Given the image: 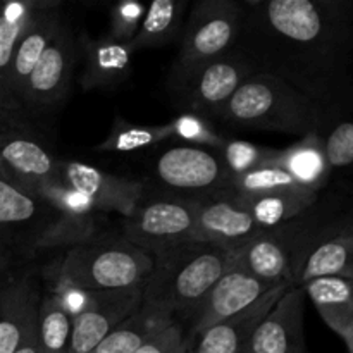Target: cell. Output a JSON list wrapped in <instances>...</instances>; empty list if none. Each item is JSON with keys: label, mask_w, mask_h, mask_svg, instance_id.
I'll return each mask as SVG.
<instances>
[{"label": "cell", "mask_w": 353, "mask_h": 353, "mask_svg": "<svg viewBox=\"0 0 353 353\" xmlns=\"http://www.w3.org/2000/svg\"><path fill=\"white\" fill-rule=\"evenodd\" d=\"M169 126H171L172 138L190 141V143H193L195 147H203L219 152V148L223 147L224 141H226V137L221 134L219 131L214 128L212 121L205 119V117H200L192 112L178 116L176 119H172L171 123H169Z\"/></svg>", "instance_id": "e575fe53"}, {"label": "cell", "mask_w": 353, "mask_h": 353, "mask_svg": "<svg viewBox=\"0 0 353 353\" xmlns=\"http://www.w3.org/2000/svg\"><path fill=\"white\" fill-rule=\"evenodd\" d=\"M59 179L81 193L100 214L130 217L145 196V185L123 176L109 174L85 162L59 161Z\"/></svg>", "instance_id": "4fadbf2b"}, {"label": "cell", "mask_w": 353, "mask_h": 353, "mask_svg": "<svg viewBox=\"0 0 353 353\" xmlns=\"http://www.w3.org/2000/svg\"><path fill=\"white\" fill-rule=\"evenodd\" d=\"M271 164L288 172L296 185L309 192L323 193L331 185L323 133H309L290 147L278 148Z\"/></svg>", "instance_id": "cb8c5ba5"}, {"label": "cell", "mask_w": 353, "mask_h": 353, "mask_svg": "<svg viewBox=\"0 0 353 353\" xmlns=\"http://www.w3.org/2000/svg\"><path fill=\"white\" fill-rule=\"evenodd\" d=\"M134 50L110 34L79 38V61L83 64L81 86L85 90H107L119 86L130 76Z\"/></svg>", "instance_id": "603a6c76"}, {"label": "cell", "mask_w": 353, "mask_h": 353, "mask_svg": "<svg viewBox=\"0 0 353 353\" xmlns=\"http://www.w3.org/2000/svg\"><path fill=\"white\" fill-rule=\"evenodd\" d=\"M193 233L195 196L169 193L148 200L143 196L134 212L123 219L121 236L154 257L165 248L193 241Z\"/></svg>", "instance_id": "8992f818"}, {"label": "cell", "mask_w": 353, "mask_h": 353, "mask_svg": "<svg viewBox=\"0 0 353 353\" xmlns=\"http://www.w3.org/2000/svg\"><path fill=\"white\" fill-rule=\"evenodd\" d=\"M78 61L79 38L74 37L68 19H64L28 79L21 100L28 116L52 109L65 99Z\"/></svg>", "instance_id": "ba28073f"}, {"label": "cell", "mask_w": 353, "mask_h": 353, "mask_svg": "<svg viewBox=\"0 0 353 353\" xmlns=\"http://www.w3.org/2000/svg\"><path fill=\"white\" fill-rule=\"evenodd\" d=\"M241 19L243 3L236 0H199L192 7L169 78L176 92L205 65L233 50Z\"/></svg>", "instance_id": "5b68a950"}, {"label": "cell", "mask_w": 353, "mask_h": 353, "mask_svg": "<svg viewBox=\"0 0 353 353\" xmlns=\"http://www.w3.org/2000/svg\"><path fill=\"white\" fill-rule=\"evenodd\" d=\"M226 188L233 190L243 200L255 199V196L269 195V193L283 192V190L302 188L293 181L292 176L279 169L278 165H262V168L248 171L245 174L236 176L226 183Z\"/></svg>", "instance_id": "d6a6232c"}, {"label": "cell", "mask_w": 353, "mask_h": 353, "mask_svg": "<svg viewBox=\"0 0 353 353\" xmlns=\"http://www.w3.org/2000/svg\"><path fill=\"white\" fill-rule=\"evenodd\" d=\"M37 338L40 353H69L72 317L50 293H41L37 316Z\"/></svg>", "instance_id": "f546056e"}, {"label": "cell", "mask_w": 353, "mask_h": 353, "mask_svg": "<svg viewBox=\"0 0 353 353\" xmlns=\"http://www.w3.org/2000/svg\"><path fill=\"white\" fill-rule=\"evenodd\" d=\"M172 138L169 123L165 124H133L126 121H117L109 137L95 147L97 152L110 154H130V152L145 150Z\"/></svg>", "instance_id": "1f68e13d"}, {"label": "cell", "mask_w": 353, "mask_h": 353, "mask_svg": "<svg viewBox=\"0 0 353 353\" xmlns=\"http://www.w3.org/2000/svg\"><path fill=\"white\" fill-rule=\"evenodd\" d=\"M14 353H40V348H38V338H37V324L28 331L24 340L21 341V345L14 350Z\"/></svg>", "instance_id": "ab89813d"}, {"label": "cell", "mask_w": 353, "mask_h": 353, "mask_svg": "<svg viewBox=\"0 0 353 353\" xmlns=\"http://www.w3.org/2000/svg\"><path fill=\"white\" fill-rule=\"evenodd\" d=\"M155 174L162 185L172 192L186 193V196L207 195L223 188L228 181L219 152L195 145L164 152L155 162Z\"/></svg>", "instance_id": "5bb4252c"}, {"label": "cell", "mask_w": 353, "mask_h": 353, "mask_svg": "<svg viewBox=\"0 0 353 353\" xmlns=\"http://www.w3.org/2000/svg\"><path fill=\"white\" fill-rule=\"evenodd\" d=\"M40 0H0V103L19 107L9 93L14 52ZM21 109V107H19Z\"/></svg>", "instance_id": "4316f807"}, {"label": "cell", "mask_w": 353, "mask_h": 353, "mask_svg": "<svg viewBox=\"0 0 353 353\" xmlns=\"http://www.w3.org/2000/svg\"><path fill=\"white\" fill-rule=\"evenodd\" d=\"M57 212L41 196L28 193L0 176V240L38 252V243Z\"/></svg>", "instance_id": "2e32d148"}, {"label": "cell", "mask_w": 353, "mask_h": 353, "mask_svg": "<svg viewBox=\"0 0 353 353\" xmlns=\"http://www.w3.org/2000/svg\"><path fill=\"white\" fill-rule=\"evenodd\" d=\"M255 74L254 64L233 48L196 72L178 93L188 112L214 123L241 85Z\"/></svg>", "instance_id": "30bf717a"}, {"label": "cell", "mask_w": 353, "mask_h": 353, "mask_svg": "<svg viewBox=\"0 0 353 353\" xmlns=\"http://www.w3.org/2000/svg\"><path fill=\"white\" fill-rule=\"evenodd\" d=\"M276 152H278V148L262 147V145L250 143V141L231 140V138H226L224 145L219 148L228 181L236 178V176L245 174V172L262 168V165L271 164Z\"/></svg>", "instance_id": "836d02e7"}, {"label": "cell", "mask_w": 353, "mask_h": 353, "mask_svg": "<svg viewBox=\"0 0 353 353\" xmlns=\"http://www.w3.org/2000/svg\"><path fill=\"white\" fill-rule=\"evenodd\" d=\"M65 19L61 0H40L38 9L28 23L16 52H14L12 64L9 71V93L14 102L21 107L28 79L37 62L47 50L50 41L54 40L59 26ZM23 109V107H21Z\"/></svg>", "instance_id": "d6986e66"}, {"label": "cell", "mask_w": 353, "mask_h": 353, "mask_svg": "<svg viewBox=\"0 0 353 353\" xmlns=\"http://www.w3.org/2000/svg\"><path fill=\"white\" fill-rule=\"evenodd\" d=\"M324 147L331 168V181L338 178V190L353 195V114L338 119L323 131Z\"/></svg>", "instance_id": "4dcf8cb0"}, {"label": "cell", "mask_w": 353, "mask_h": 353, "mask_svg": "<svg viewBox=\"0 0 353 353\" xmlns=\"http://www.w3.org/2000/svg\"><path fill=\"white\" fill-rule=\"evenodd\" d=\"M190 343L192 334L188 327L181 321H174L134 353H190Z\"/></svg>", "instance_id": "74e56055"}, {"label": "cell", "mask_w": 353, "mask_h": 353, "mask_svg": "<svg viewBox=\"0 0 353 353\" xmlns=\"http://www.w3.org/2000/svg\"><path fill=\"white\" fill-rule=\"evenodd\" d=\"M0 176L34 195L40 186L57 179L59 159L33 133L16 134L0 148Z\"/></svg>", "instance_id": "7402d4cb"}, {"label": "cell", "mask_w": 353, "mask_h": 353, "mask_svg": "<svg viewBox=\"0 0 353 353\" xmlns=\"http://www.w3.org/2000/svg\"><path fill=\"white\" fill-rule=\"evenodd\" d=\"M152 259L141 303L168 312L181 323L233 265V252L199 241L165 248Z\"/></svg>", "instance_id": "7a4b0ae2"}, {"label": "cell", "mask_w": 353, "mask_h": 353, "mask_svg": "<svg viewBox=\"0 0 353 353\" xmlns=\"http://www.w3.org/2000/svg\"><path fill=\"white\" fill-rule=\"evenodd\" d=\"M343 341H345V345H347L348 353H353V331L350 334H348V336L343 338Z\"/></svg>", "instance_id": "60d3db41"}, {"label": "cell", "mask_w": 353, "mask_h": 353, "mask_svg": "<svg viewBox=\"0 0 353 353\" xmlns=\"http://www.w3.org/2000/svg\"><path fill=\"white\" fill-rule=\"evenodd\" d=\"M319 195L321 193L309 192L305 188H293L255 196V199L245 200V203L255 224L261 228V231H265L274 230L302 216L317 202Z\"/></svg>", "instance_id": "f1b7e54d"}, {"label": "cell", "mask_w": 353, "mask_h": 353, "mask_svg": "<svg viewBox=\"0 0 353 353\" xmlns=\"http://www.w3.org/2000/svg\"><path fill=\"white\" fill-rule=\"evenodd\" d=\"M147 14V6L138 0H123L110 7L109 12V33L123 43H131L140 30L143 17Z\"/></svg>", "instance_id": "d590c367"}, {"label": "cell", "mask_w": 353, "mask_h": 353, "mask_svg": "<svg viewBox=\"0 0 353 353\" xmlns=\"http://www.w3.org/2000/svg\"><path fill=\"white\" fill-rule=\"evenodd\" d=\"M331 331L343 340L353 331V279L341 276L314 278L302 286Z\"/></svg>", "instance_id": "d4e9b609"}, {"label": "cell", "mask_w": 353, "mask_h": 353, "mask_svg": "<svg viewBox=\"0 0 353 353\" xmlns=\"http://www.w3.org/2000/svg\"><path fill=\"white\" fill-rule=\"evenodd\" d=\"M234 50L257 74L283 79L327 123L353 114L352 0H243Z\"/></svg>", "instance_id": "6da1fadb"}, {"label": "cell", "mask_w": 353, "mask_h": 353, "mask_svg": "<svg viewBox=\"0 0 353 353\" xmlns=\"http://www.w3.org/2000/svg\"><path fill=\"white\" fill-rule=\"evenodd\" d=\"M288 288L292 286H274L236 316L192 334L190 353H247L254 331Z\"/></svg>", "instance_id": "ffe728a7"}, {"label": "cell", "mask_w": 353, "mask_h": 353, "mask_svg": "<svg viewBox=\"0 0 353 353\" xmlns=\"http://www.w3.org/2000/svg\"><path fill=\"white\" fill-rule=\"evenodd\" d=\"M57 212L54 224L38 243V252L48 248H72L102 236V214L76 190L65 186L61 179L47 183L34 192Z\"/></svg>", "instance_id": "7c38bea8"}, {"label": "cell", "mask_w": 353, "mask_h": 353, "mask_svg": "<svg viewBox=\"0 0 353 353\" xmlns=\"http://www.w3.org/2000/svg\"><path fill=\"white\" fill-rule=\"evenodd\" d=\"M33 133L31 117L19 107L0 103V148L16 134Z\"/></svg>", "instance_id": "f35d334b"}, {"label": "cell", "mask_w": 353, "mask_h": 353, "mask_svg": "<svg viewBox=\"0 0 353 353\" xmlns=\"http://www.w3.org/2000/svg\"><path fill=\"white\" fill-rule=\"evenodd\" d=\"M272 288L274 286L265 285L231 265L183 324L188 327L190 334L202 333L214 324L240 314Z\"/></svg>", "instance_id": "9a60e30c"}, {"label": "cell", "mask_w": 353, "mask_h": 353, "mask_svg": "<svg viewBox=\"0 0 353 353\" xmlns=\"http://www.w3.org/2000/svg\"><path fill=\"white\" fill-rule=\"evenodd\" d=\"M305 292L292 286L252 334L247 353H309L303 334Z\"/></svg>", "instance_id": "e0dca14e"}, {"label": "cell", "mask_w": 353, "mask_h": 353, "mask_svg": "<svg viewBox=\"0 0 353 353\" xmlns=\"http://www.w3.org/2000/svg\"><path fill=\"white\" fill-rule=\"evenodd\" d=\"M40 269L0 286V353H14L28 331L37 324L41 300Z\"/></svg>", "instance_id": "44dd1931"}, {"label": "cell", "mask_w": 353, "mask_h": 353, "mask_svg": "<svg viewBox=\"0 0 353 353\" xmlns=\"http://www.w3.org/2000/svg\"><path fill=\"white\" fill-rule=\"evenodd\" d=\"M216 123L238 130L305 137L323 133L330 123L323 110L283 79L255 74L241 85Z\"/></svg>", "instance_id": "3957f363"}, {"label": "cell", "mask_w": 353, "mask_h": 353, "mask_svg": "<svg viewBox=\"0 0 353 353\" xmlns=\"http://www.w3.org/2000/svg\"><path fill=\"white\" fill-rule=\"evenodd\" d=\"M296 254H299V223L296 219L259 231L248 243L233 254V265L269 286L293 285Z\"/></svg>", "instance_id": "8fae6325"}, {"label": "cell", "mask_w": 353, "mask_h": 353, "mask_svg": "<svg viewBox=\"0 0 353 353\" xmlns=\"http://www.w3.org/2000/svg\"><path fill=\"white\" fill-rule=\"evenodd\" d=\"M143 286L119 292H93L85 312L72 317V338L69 353H90L114 327L119 326L141 305Z\"/></svg>", "instance_id": "ac0fdd59"}, {"label": "cell", "mask_w": 353, "mask_h": 353, "mask_svg": "<svg viewBox=\"0 0 353 353\" xmlns=\"http://www.w3.org/2000/svg\"><path fill=\"white\" fill-rule=\"evenodd\" d=\"M323 276L353 279V195L341 192L340 200L317 231L295 272V286Z\"/></svg>", "instance_id": "52a82bcc"}, {"label": "cell", "mask_w": 353, "mask_h": 353, "mask_svg": "<svg viewBox=\"0 0 353 353\" xmlns=\"http://www.w3.org/2000/svg\"><path fill=\"white\" fill-rule=\"evenodd\" d=\"M38 252L24 245L0 240V286L37 268Z\"/></svg>", "instance_id": "8d00e7d4"}, {"label": "cell", "mask_w": 353, "mask_h": 353, "mask_svg": "<svg viewBox=\"0 0 353 353\" xmlns=\"http://www.w3.org/2000/svg\"><path fill=\"white\" fill-rule=\"evenodd\" d=\"M188 0H154L147 7L137 37L131 41L133 50L161 48L172 43L181 34Z\"/></svg>", "instance_id": "83f0119b"}, {"label": "cell", "mask_w": 353, "mask_h": 353, "mask_svg": "<svg viewBox=\"0 0 353 353\" xmlns=\"http://www.w3.org/2000/svg\"><path fill=\"white\" fill-rule=\"evenodd\" d=\"M168 312L141 303L130 317L114 327L90 353H134L148 340L174 323Z\"/></svg>", "instance_id": "484cf974"}, {"label": "cell", "mask_w": 353, "mask_h": 353, "mask_svg": "<svg viewBox=\"0 0 353 353\" xmlns=\"http://www.w3.org/2000/svg\"><path fill=\"white\" fill-rule=\"evenodd\" d=\"M154 259L123 236H99L69 248L54 271L86 292H119L143 286Z\"/></svg>", "instance_id": "277c9868"}, {"label": "cell", "mask_w": 353, "mask_h": 353, "mask_svg": "<svg viewBox=\"0 0 353 353\" xmlns=\"http://www.w3.org/2000/svg\"><path fill=\"white\" fill-rule=\"evenodd\" d=\"M261 231L247 203L233 190L223 188L195 196L193 241L238 252Z\"/></svg>", "instance_id": "9c48e42d"}]
</instances>
